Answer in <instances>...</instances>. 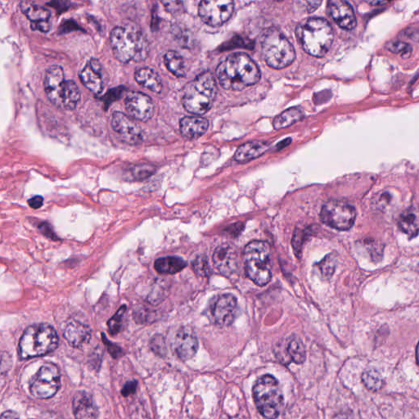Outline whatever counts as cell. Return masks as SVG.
I'll return each mask as SVG.
<instances>
[{
  "instance_id": "cell-23",
  "label": "cell",
  "mask_w": 419,
  "mask_h": 419,
  "mask_svg": "<svg viewBox=\"0 0 419 419\" xmlns=\"http://www.w3.org/2000/svg\"><path fill=\"white\" fill-rule=\"evenodd\" d=\"M268 150L267 144L260 141L247 142L238 148L235 152L234 159L240 163L255 159L264 154Z\"/></svg>"
},
{
  "instance_id": "cell-36",
  "label": "cell",
  "mask_w": 419,
  "mask_h": 419,
  "mask_svg": "<svg viewBox=\"0 0 419 419\" xmlns=\"http://www.w3.org/2000/svg\"><path fill=\"white\" fill-rule=\"evenodd\" d=\"M319 268L324 277H332V275H333L335 270V260L333 257V255H329L322 260L319 264Z\"/></svg>"
},
{
  "instance_id": "cell-25",
  "label": "cell",
  "mask_w": 419,
  "mask_h": 419,
  "mask_svg": "<svg viewBox=\"0 0 419 419\" xmlns=\"http://www.w3.org/2000/svg\"><path fill=\"white\" fill-rule=\"evenodd\" d=\"M399 228L408 237L419 234V208L411 207L403 212L399 218Z\"/></svg>"
},
{
  "instance_id": "cell-22",
  "label": "cell",
  "mask_w": 419,
  "mask_h": 419,
  "mask_svg": "<svg viewBox=\"0 0 419 419\" xmlns=\"http://www.w3.org/2000/svg\"><path fill=\"white\" fill-rule=\"evenodd\" d=\"M208 126V121L198 116H186L180 122L181 134L188 140H196L202 136Z\"/></svg>"
},
{
  "instance_id": "cell-18",
  "label": "cell",
  "mask_w": 419,
  "mask_h": 419,
  "mask_svg": "<svg viewBox=\"0 0 419 419\" xmlns=\"http://www.w3.org/2000/svg\"><path fill=\"white\" fill-rule=\"evenodd\" d=\"M328 11L341 28L351 30L356 27L354 10L350 4L344 0H331L328 3Z\"/></svg>"
},
{
  "instance_id": "cell-42",
  "label": "cell",
  "mask_w": 419,
  "mask_h": 419,
  "mask_svg": "<svg viewBox=\"0 0 419 419\" xmlns=\"http://www.w3.org/2000/svg\"><path fill=\"white\" fill-rule=\"evenodd\" d=\"M137 382H128L127 384L124 387L123 389H122V395L124 396H128L130 394H133L136 390Z\"/></svg>"
},
{
  "instance_id": "cell-31",
  "label": "cell",
  "mask_w": 419,
  "mask_h": 419,
  "mask_svg": "<svg viewBox=\"0 0 419 419\" xmlns=\"http://www.w3.org/2000/svg\"><path fill=\"white\" fill-rule=\"evenodd\" d=\"M80 99V92L73 80H66L63 109L74 110Z\"/></svg>"
},
{
  "instance_id": "cell-41",
  "label": "cell",
  "mask_w": 419,
  "mask_h": 419,
  "mask_svg": "<svg viewBox=\"0 0 419 419\" xmlns=\"http://www.w3.org/2000/svg\"><path fill=\"white\" fill-rule=\"evenodd\" d=\"M32 29L34 30H40V32L47 33L50 30V23L49 22L32 23Z\"/></svg>"
},
{
  "instance_id": "cell-46",
  "label": "cell",
  "mask_w": 419,
  "mask_h": 419,
  "mask_svg": "<svg viewBox=\"0 0 419 419\" xmlns=\"http://www.w3.org/2000/svg\"><path fill=\"white\" fill-rule=\"evenodd\" d=\"M369 3H370V4H372V5H377V4H379V5H381V4H387V2H386V1H383V2H381V1H378V2H376V1H371V2H369Z\"/></svg>"
},
{
  "instance_id": "cell-4",
  "label": "cell",
  "mask_w": 419,
  "mask_h": 419,
  "mask_svg": "<svg viewBox=\"0 0 419 419\" xmlns=\"http://www.w3.org/2000/svg\"><path fill=\"white\" fill-rule=\"evenodd\" d=\"M217 85L211 73H203L188 83L183 90L182 104L192 114H205L214 104Z\"/></svg>"
},
{
  "instance_id": "cell-45",
  "label": "cell",
  "mask_w": 419,
  "mask_h": 419,
  "mask_svg": "<svg viewBox=\"0 0 419 419\" xmlns=\"http://www.w3.org/2000/svg\"><path fill=\"white\" fill-rule=\"evenodd\" d=\"M0 419H19L16 413L12 411H6L3 413Z\"/></svg>"
},
{
  "instance_id": "cell-6",
  "label": "cell",
  "mask_w": 419,
  "mask_h": 419,
  "mask_svg": "<svg viewBox=\"0 0 419 419\" xmlns=\"http://www.w3.org/2000/svg\"><path fill=\"white\" fill-rule=\"evenodd\" d=\"M255 406L260 415L267 419H276L282 410L284 396L279 383L272 375L258 378L253 387Z\"/></svg>"
},
{
  "instance_id": "cell-33",
  "label": "cell",
  "mask_w": 419,
  "mask_h": 419,
  "mask_svg": "<svg viewBox=\"0 0 419 419\" xmlns=\"http://www.w3.org/2000/svg\"><path fill=\"white\" fill-rule=\"evenodd\" d=\"M126 306L122 305L121 308L117 310V312L111 317L109 321V323H107L110 333L112 335L119 334L121 330L122 326H123L124 317L126 313Z\"/></svg>"
},
{
  "instance_id": "cell-21",
  "label": "cell",
  "mask_w": 419,
  "mask_h": 419,
  "mask_svg": "<svg viewBox=\"0 0 419 419\" xmlns=\"http://www.w3.org/2000/svg\"><path fill=\"white\" fill-rule=\"evenodd\" d=\"M73 412L76 419H97L98 410L88 393L78 391L73 399Z\"/></svg>"
},
{
  "instance_id": "cell-7",
  "label": "cell",
  "mask_w": 419,
  "mask_h": 419,
  "mask_svg": "<svg viewBox=\"0 0 419 419\" xmlns=\"http://www.w3.org/2000/svg\"><path fill=\"white\" fill-rule=\"evenodd\" d=\"M262 54L270 68L283 69L293 62L296 52L292 44L282 32L270 28L262 39Z\"/></svg>"
},
{
  "instance_id": "cell-44",
  "label": "cell",
  "mask_w": 419,
  "mask_h": 419,
  "mask_svg": "<svg viewBox=\"0 0 419 419\" xmlns=\"http://www.w3.org/2000/svg\"><path fill=\"white\" fill-rule=\"evenodd\" d=\"M406 35L415 42H419V28H411L406 30Z\"/></svg>"
},
{
  "instance_id": "cell-8",
  "label": "cell",
  "mask_w": 419,
  "mask_h": 419,
  "mask_svg": "<svg viewBox=\"0 0 419 419\" xmlns=\"http://www.w3.org/2000/svg\"><path fill=\"white\" fill-rule=\"evenodd\" d=\"M270 253L269 243L263 241L249 243L244 249L245 269L248 278L257 285L265 286L272 280Z\"/></svg>"
},
{
  "instance_id": "cell-27",
  "label": "cell",
  "mask_w": 419,
  "mask_h": 419,
  "mask_svg": "<svg viewBox=\"0 0 419 419\" xmlns=\"http://www.w3.org/2000/svg\"><path fill=\"white\" fill-rule=\"evenodd\" d=\"M187 263L182 258L177 257H167L157 259L154 264L158 273L174 274L181 272L186 267Z\"/></svg>"
},
{
  "instance_id": "cell-47",
  "label": "cell",
  "mask_w": 419,
  "mask_h": 419,
  "mask_svg": "<svg viewBox=\"0 0 419 419\" xmlns=\"http://www.w3.org/2000/svg\"><path fill=\"white\" fill-rule=\"evenodd\" d=\"M416 357H417V360H418V365H419V344L417 346Z\"/></svg>"
},
{
  "instance_id": "cell-24",
  "label": "cell",
  "mask_w": 419,
  "mask_h": 419,
  "mask_svg": "<svg viewBox=\"0 0 419 419\" xmlns=\"http://www.w3.org/2000/svg\"><path fill=\"white\" fill-rule=\"evenodd\" d=\"M135 79L138 84L154 93L159 94L162 90V81L160 75L150 68H142L136 71Z\"/></svg>"
},
{
  "instance_id": "cell-43",
  "label": "cell",
  "mask_w": 419,
  "mask_h": 419,
  "mask_svg": "<svg viewBox=\"0 0 419 419\" xmlns=\"http://www.w3.org/2000/svg\"><path fill=\"white\" fill-rule=\"evenodd\" d=\"M44 203V198L42 196H35L28 201L29 206L33 209L42 207Z\"/></svg>"
},
{
  "instance_id": "cell-29",
  "label": "cell",
  "mask_w": 419,
  "mask_h": 419,
  "mask_svg": "<svg viewBox=\"0 0 419 419\" xmlns=\"http://www.w3.org/2000/svg\"><path fill=\"white\" fill-rule=\"evenodd\" d=\"M304 114L298 107H293L284 111L280 115L275 117L274 127L276 130L283 129L293 125L303 119Z\"/></svg>"
},
{
  "instance_id": "cell-38",
  "label": "cell",
  "mask_w": 419,
  "mask_h": 419,
  "mask_svg": "<svg viewBox=\"0 0 419 419\" xmlns=\"http://www.w3.org/2000/svg\"><path fill=\"white\" fill-rule=\"evenodd\" d=\"M152 348L157 354H163L166 351L165 341L161 336H156L152 340Z\"/></svg>"
},
{
  "instance_id": "cell-16",
  "label": "cell",
  "mask_w": 419,
  "mask_h": 419,
  "mask_svg": "<svg viewBox=\"0 0 419 419\" xmlns=\"http://www.w3.org/2000/svg\"><path fill=\"white\" fill-rule=\"evenodd\" d=\"M213 263L218 272L231 276L238 268L239 258L236 248L231 244H222L213 253Z\"/></svg>"
},
{
  "instance_id": "cell-12",
  "label": "cell",
  "mask_w": 419,
  "mask_h": 419,
  "mask_svg": "<svg viewBox=\"0 0 419 419\" xmlns=\"http://www.w3.org/2000/svg\"><path fill=\"white\" fill-rule=\"evenodd\" d=\"M238 310V301L232 294L214 296L209 305L210 314L214 324L219 326L231 325Z\"/></svg>"
},
{
  "instance_id": "cell-15",
  "label": "cell",
  "mask_w": 419,
  "mask_h": 419,
  "mask_svg": "<svg viewBox=\"0 0 419 419\" xmlns=\"http://www.w3.org/2000/svg\"><path fill=\"white\" fill-rule=\"evenodd\" d=\"M128 114L133 119L140 121L150 120L154 114V104L150 96L141 92L132 91L125 99Z\"/></svg>"
},
{
  "instance_id": "cell-37",
  "label": "cell",
  "mask_w": 419,
  "mask_h": 419,
  "mask_svg": "<svg viewBox=\"0 0 419 419\" xmlns=\"http://www.w3.org/2000/svg\"><path fill=\"white\" fill-rule=\"evenodd\" d=\"M153 171H154L152 170L151 166H136L134 170L132 171L133 177H134L135 180H144V178L150 176Z\"/></svg>"
},
{
  "instance_id": "cell-3",
  "label": "cell",
  "mask_w": 419,
  "mask_h": 419,
  "mask_svg": "<svg viewBox=\"0 0 419 419\" xmlns=\"http://www.w3.org/2000/svg\"><path fill=\"white\" fill-rule=\"evenodd\" d=\"M296 33L305 52L318 58L329 52L334 39L329 23L320 18L304 20L296 28Z\"/></svg>"
},
{
  "instance_id": "cell-34",
  "label": "cell",
  "mask_w": 419,
  "mask_h": 419,
  "mask_svg": "<svg viewBox=\"0 0 419 419\" xmlns=\"http://www.w3.org/2000/svg\"><path fill=\"white\" fill-rule=\"evenodd\" d=\"M387 48L394 54H400L402 58L408 59L412 54V47L410 44L403 42H391L387 44Z\"/></svg>"
},
{
  "instance_id": "cell-1",
  "label": "cell",
  "mask_w": 419,
  "mask_h": 419,
  "mask_svg": "<svg viewBox=\"0 0 419 419\" xmlns=\"http://www.w3.org/2000/svg\"><path fill=\"white\" fill-rule=\"evenodd\" d=\"M217 75L223 88L229 90H243L257 84L260 78L257 63L244 53L228 56L219 64Z\"/></svg>"
},
{
  "instance_id": "cell-5",
  "label": "cell",
  "mask_w": 419,
  "mask_h": 419,
  "mask_svg": "<svg viewBox=\"0 0 419 419\" xmlns=\"http://www.w3.org/2000/svg\"><path fill=\"white\" fill-rule=\"evenodd\" d=\"M59 345L57 332L49 324H35L25 329L19 342V355L23 360L42 356Z\"/></svg>"
},
{
  "instance_id": "cell-11",
  "label": "cell",
  "mask_w": 419,
  "mask_h": 419,
  "mask_svg": "<svg viewBox=\"0 0 419 419\" xmlns=\"http://www.w3.org/2000/svg\"><path fill=\"white\" fill-rule=\"evenodd\" d=\"M234 3L229 0H211L199 4V16L211 27H219L231 18Z\"/></svg>"
},
{
  "instance_id": "cell-2",
  "label": "cell",
  "mask_w": 419,
  "mask_h": 419,
  "mask_svg": "<svg viewBox=\"0 0 419 419\" xmlns=\"http://www.w3.org/2000/svg\"><path fill=\"white\" fill-rule=\"evenodd\" d=\"M112 52L122 63L142 62L150 55V44L139 28L129 24L112 30L110 35Z\"/></svg>"
},
{
  "instance_id": "cell-32",
  "label": "cell",
  "mask_w": 419,
  "mask_h": 419,
  "mask_svg": "<svg viewBox=\"0 0 419 419\" xmlns=\"http://www.w3.org/2000/svg\"><path fill=\"white\" fill-rule=\"evenodd\" d=\"M362 381L368 389L378 391L381 389L383 381L380 375L375 370H368L362 376Z\"/></svg>"
},
{
  "instance_id": "cell-20",
  "label": "cell",
  "mask_w": 419,
  "mask_h": 419,
  "mask_svg": "<svg viewBox=\"0 0 419 419\" xmlns=\"http://www.w3.org/2000/svg\"><path fill=\"white\" fill-rule=\"evenodd\" d=\"M63 336L71 346L79 348L90 341L91 330L80 322L73 320L66 324Z\"/></svg>"
},
{
  "instance_id": "cell-10",
  "label": "cell",
  "mask_w": 419,
  "mask_h": 419,
  "mask_svg": "<svg viewBox=\"0 0 419 419\" xmlns=\"http://www.w3.org/2000/svg\"><path fill=\"white\" fill-rule=\"evenodd\" d=\"M60 387V372L58 367L53 364H46L42 367L35 377L30 392L38 399L53 397Z\"/></svg>"
},
{
  "instance_id": "cell-28",
  "label": "cell",
  "mask_w": 419,
  "mask_h": 419,
  "mask_svg": "<svg viewBox=\"0 0 419 419\" xmlns=\"http://www.w3.org/2000/svg\"><path fill=\"white\" fill-rule=\"evenodd\" d=\"M164 62L169 71L177 78H183L187 74V68L182 56L176 51H168Z\"/></svg>"
},
{
  "instance_id": "cell-17",
  "label": "cell",
  "mask_w": 419,
  "mask_h": 419,
  "mask_svg": "<svg viewBox=\"0 0 419 419\" xmlns=\"http://www.w3.org/2000/svg\"><path fill=\"white\" fill-rule=\"evenodd\" d=\"M79 76L81 83L94 94L100 95L103 92L104 87L103 68L98 59H91L81 70Z\"/></svg>"
},
{
  "instance_id": "cell-35",
  "label": "cell",
  "mask_w": 419,
  "mask_h": 419,
  "mask_svg": "<svg viewBox=\"0 0 419 419\" xmlns=\"http://www.w3.org/2000/svg\"><path fill=\"white\" fill-rule=\"evenodd\" d=\"M193 268L194 272L201 276H208L211 274V269H210L208 260L204 255H199L193 262Z\"/></svg>"
},
{
  "instance_id": "cell-13",
  "label": "cell",
  "mask_w": 419,
  "mask_h": 419,
  "mask_svg": "<svg viewBox=\"0 0 419 419\" xmlns=\"http://www.w3.org/2000/svg\"><path fill=\"white\" fill-rule=\"evenodd\" d=\"M112 129L122 141L130 145H139L144 141V132L134 119L123 112L116 111L111 116Z\"/></svg>"
},
{
  "instance_id": "cell-26",
  "label": "cell",
  "mask_w": 419,
  "mask_h": 419,
  "mask_svg": "<svg viewBox=\"0 0 419 419\" xmlns=\"http://www.w3.org/2000/svg\"><path fill=\"white\" fill-rule=\"evenodd\" d=\"M20 8L32 23L49 22L51 12L48 8L30 2L20 3Z\"/></svg>"
},
{
  "instance_id": "cell-14",
  "label": "cell",
  "mask_w": 419,
  "mask_h": 419,
  "mask_svg": "<svg viewBox=\"0 0 419 419\" xmlns=\"http://www.w3.org/2000/svg\"><path fill=\"white\" fill-rule=\"evenodd\" d=\"M66 83L62 66L53 65L46 71L44 83L46 95L51 103L62 109Z\"/></svg>"
},
{
  "instance_id": "cell-30",
  "label": "cell",
  "mask_w": 419,
  "mask_h": 419,
  "mask_svg": "<svg viewBox=\"0 0 419 419\" xmlns=\"http://www.w3.org/2000/svg\"><path fill=\"white\" fill-rule=\"evenodd\" d=\"M286 351H287L291 360L296 364H303L305 361V346L298 336H293L289 337L287 344H286Z\"/></svg>"
},
{
  "instance_id": "cell-39",
  "label": "cell",
  "mask_w": 419,
  "mask_h": 419,
  "mask_svg": "<svg viewBox=\"0 0 419 419\" xmlns=\"http://www.w3.org/2000/svg\"><path fill=\"white\" fill-rule=\"evenodd\" d=\"M39 229L43 234L45 235L46 237L52 238L54 240L58 239V237L56 236L52 228H51L48 223H43L40 224V226H39Z\"/></svg>"
},
{
  "instance_id": "cell-40",
  "label": "cell",
  "mask_w": 419,
  "mask_h": 419,
  "mask_svg": "<svg viewBox=\"0 0 419 419\" xmlns=\"http://www.w3.org/2000/svg\"><path fill=\"white\" fill-rule=\"evenodd\" d=\"M162 4L170 13L178 12L183 7L181 2H162Z\"/></svg>"
},
{
  "instance_id": "cell-19",
  "label": "cell",
  "mask_w": 419,
  "mask_h": 419,
  "mask_svg": "<svg viewBox=\"0 0 419 419\" xmlns=\"http://www.w3.org/2000/svg\"><path fill=\"white\" fill-rule=\"evenodd\" d=\"M173 347L181 360H190L195 356L198 349L197 336L190 329L182 328L176 335Z\"/></svg>"
},
{
  "instance_id": "cell-9",
  "label": "cell",
  "mask_w": 419,
  "mask_h": 419,
  "mask_svg": "<svg viewBox=\"0 0 419 419\" xmlns=\"http://www.w3.org/2000/svg\"><path fill=\"white\" fill-rule=\"evenodd\" d=\"M356 209L348 203L341 201H329L324 204L321 210L320 218L327 226L339 229L348 231L355 223Z\"/></svg>"
}]
</instances>
